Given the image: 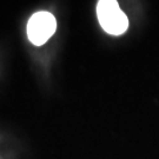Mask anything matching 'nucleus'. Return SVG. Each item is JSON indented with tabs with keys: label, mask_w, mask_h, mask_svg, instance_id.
<instances>
[{
	"label": "nucleus",
	"mask_w": 159,
	"mask_h": 159,
	"mask_svg": "<svg viewBox=\"0 0 159 159\" xmlns=\"http://www.w3.org/2000/svg\"><path fill=\"white\" fill-rule=\"evenodd\" d=\"M57 21L53 14L48 12H37L27 23V38L35 46L44 45L54 34Z\"/></svg>",
	"instance_id": "f03ea898"
},
{
	"label": "nucleus",
	"mask_w": 159,
	"mask_h": 159,
	"mask_svg": "<svg viewBox=\"0 0 159 159\" xmlns=\"http://www.w3.org/2000/svg\"><path fill=\"white\" fill-rule=\"evenodd\" d=\"M97 17L106 33L120 35L129 27V19L116 0H102L97 5Z\"/></svg>",
	"instance_id": "f257e3e1"
}]
</instances>
